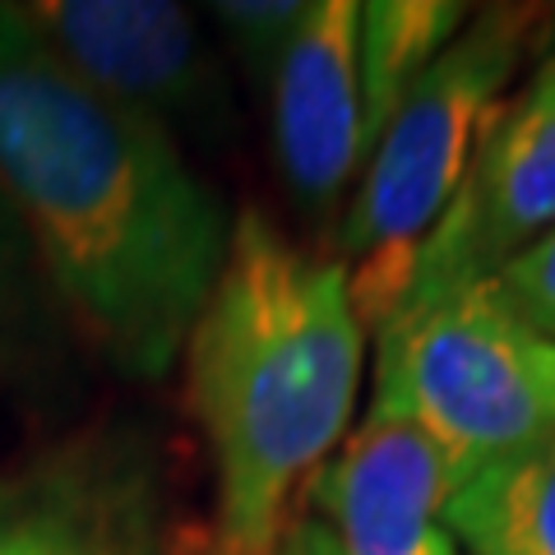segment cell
Masks as SVG:
<instances>
[{"instance_id":"5","label":"cell","mask_w":555,"mask_h":555,"mask_svg":"<svg viewBox=\"0 0 555 555\" xmlns=\"http://www.w3.org/2000/svg\"><path fill=\"white\" fill-rule=\"evenodd\" d=\"M555 228V51L537 65L524 93L500 102L467 163L454 199L416 250L408 297L416 310L449 292L491 283Z\"/></svg>"},{"instance_id":"4","label":"cell","mask_w":555,"mask_h":555,"mask_svg":"<svg viewBox=\"0 0 555 555\" xmlns=\"http://www.w3.org/2000/svg\"><path fill=\"white\" fill-rule=\"evenodd\" d=\"M375 338L371 408L422 430L454 491L555 430V343L532 334L491 283L398 310Z\"/></svg>"},{"instance_id":"7","label":"cell","mask_w":555,"mask_h":555,"mask_svg":"<svg viewBox=\"0 0 555 555\" xmlns=\"http://www.w3.org/2000/svg\"><path fill=\"white\" fill-rule=\"evenodd\" d=\"M69 75L116 107L158 120H214L218 65L199 20L167 0H28L10 5Z\"/></svg>"},{"instance_id":"1","label":"cell","mask_w":555,"mask_h":555,"mask_svg":"<svg viewBox=\"0 0 555 555\" xmlns=\"http://www.w3.org/2000/svg\"><path fill=\"white\" fill-rule=\"evenodd\" d=\"M0 190L102 352L130 375H167L228 259V214L171 130L75 79L10 5Z\"/></svg>"},{"instance_id":"8","label":"cell","mask_w":555,"mask_h":555,"mask_svg":"<svg viewBox=\"0 0 555 555\" xmlns=\"http://www.w3.org/2000/svg\"><path fill=\"white\" fill-rule=\"evenodd\" d=\"M357 20V0H310L301 33L269 79L278 171L310 208L338 199L361 167Z\"/></svg>"},{"instance_id":"9","label":"cell","mask_w":555,"mask_h":555,"mask_svg":"<svg viewBox=\"0 0 555 555\" xmlns=\"http://www.w3.org/2000/svg\"><path fill=\"white\" fill-rule=\"evenodd\" d=\"M0 555H158L153 495L112 459L47 463L0 486Z\"/></svg>"},{"instance_id":"6","label":"cell","mask_w":555,"mask_h":555,"mask_svg":"<svg viewBox=\"0 0 555 555\" xmlns=\"http://www.w3.org/2000/svg\"><path fill=\"white\" fill-rule=\"evenodd\" d=\"M444 459L393 412H366L334 459L301 486L273 555H459L444 505Z\"/></svg>"},{"instance_id":"12","label":"cell","mask_w":555,"mask_h":555,"mask_svg":"<svg viewBox=\"0 0 555 555\" xmlns=\"http://www.w3.org/2000/svg\"><path fill=\"white\" fill-rule=\"evenodd\" d=\"M214 24L228 33V47L250 69V79H273L283 51L301 33L310 0H218L208 5Z\"/></svg>"},{"instance_id":"11","label":"cell","mask_w":555,"mask_h":555,"mask_svg":"<svg viewBox=\"0 0 555 555\" xmlns=\"http://www.w3.org/2000/svg\"><path fill=\"white\" fill-rule=\"evenodd\" d=\"M467 5L454 0H371L357 20L361 69V163L385 134L393 112L416 89L436 56L463 33Z\"/></svg>"},{"instance_id":"13","label":"cell","mask_w":555,"mask_h":555,"mask_svg":"<svg viewBox=\"0 0 555 555\" xmlns=\"http://www.w3.org/2000/svg\"><path fill=\"white\" fill-rule=\"evenodd\" d=\"M491 287L532 334L555 343V228L542 241H532L524 255H514L491 278Z\"/></svg>"},{"instance_id":"10","label":"cell","mask_w":555,"mask_h":555,"mask_svg":"<svg viewBox=\"0 0 555 555\" xmlns=\"http://www.w3.org/2000/svg\"><path fill=\"white\" fill-rule=\"evenodd\" d=\"M444 524L467 555H555V430L467 477Z\"/></svg>"},{"instance_id":"2","label":"cell","mask_w":555,"mask_h":555,"mask_svg":"<svg viewBox=\"0 0 555 555\" xmlns=\"http://www.w3.org/2000/svg\"><path fill=\"white\" fill-rule=\"evenodd\" d=\"M190 408L214 454V555H273L301 486L347 440L366 324L343 259L306 255L246 208L185 338Z\"/></svg>"},{"instance_id":"3","label":"cell","mask_w":555,"mask_h":555,"mask_svg":"<svg viewBox=\"0 0 555 555\" xmlns=\"http://www.w3.org/2000/svg\"><path fill=\"white\" fill-rule=\"evenodd\" d=\"M532 33L537 10L518 5L467 20L375 139L338 241L343 259H352V306L375 334L403 306L416 250L454 199L491 116L509 98L505 89L524 65Z\"/></svg>"}]
</instances>
